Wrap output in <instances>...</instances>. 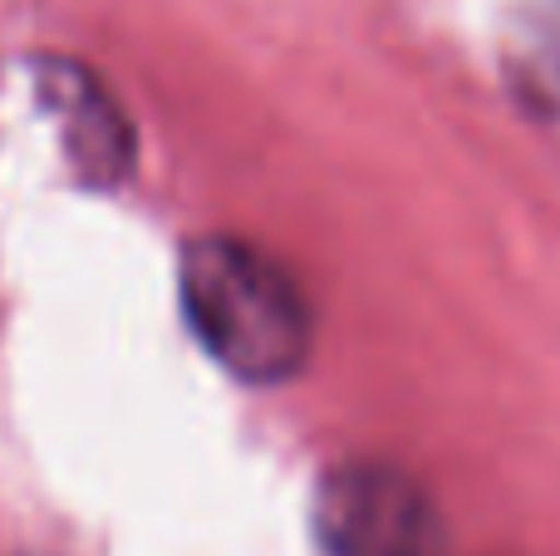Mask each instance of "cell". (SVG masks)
Masks as SVG:
<instances>
[{
	"label": "cell",
	"mask_w": 560,
	"mask_h": 556,
	"mask_svg": "<svg viewBox=\"0 0 560 556\" xmlns=\"http://www.w3.org/2000/svg\"><path fill=\"white\" fill-rule=\"evenodd\" d=\"M183 315L202 350L246 384H285L305 370L310 305L295 276L236 236H197L177 271Z\"/></svg>",
	"instance_id": "obj_1"
},
{
	"label": "cell",
	"mask_w": 560,
	"mask_h": 556,
	"mask_svg": "<svg viewBox=\"0 0 560 556\" xmlns=\"http://www.w3.org/2000/svg\"><path fill=\"white\" fill-rule=\"evenodd\" d=\"M319 556H428L433 512L408 473L388 463H339L310 508Z\"/></svg>",
	"instance_id": "obj_2"
},
{
	"label": "cell",
	"mask_w": 560,
	"mask_h": 556,
	"mask_svg": "<svg viewBox=\"0 0 560 556\" xmlns=\"http://www.w3.org/2000/svg\"><path fill=\"white\" fill-rule=\"evenodd\" d=\"M35 94L45 99L74 173L89 187H114L133 163V134L108 89L69 59H45L35 69Z\"/></svg>",
	"instance_id": "obj_3"
},
{
	"label": "cell",
	"mask_w": 560,
	"mask_h": 556,
	"mask_svg": "<svg viewBox=\"0 0 560 556\" xmlns=\"http://www.w3.org/2000/svg\"><path fill=\"white\" fill-rule=\"evenodd\" d=\"M506 84L536 118H560V0H532L506 30Z\"/></svg>",
	"instance_id": "obj_4"
}]
</instances>
